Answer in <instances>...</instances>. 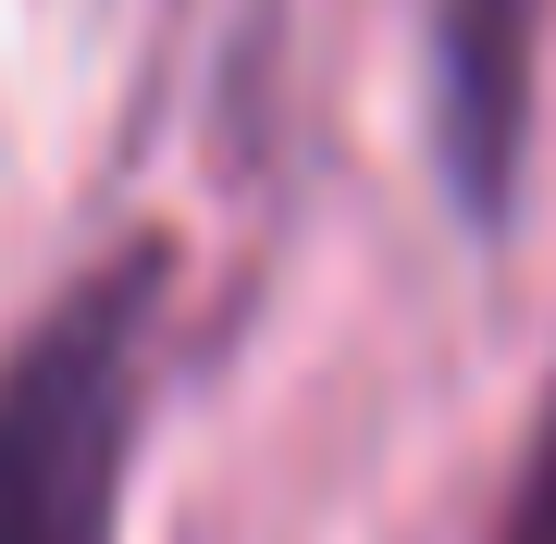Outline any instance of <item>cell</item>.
<instances>
[{
    "label": "cell",
    "mask_w": 556,
    "mask_h": 544,
    "mask_svg": "<svg viewBox=\"0 0 556 544\" xmlns=\"http://www.w3.org/2000/svg\"><path fill=\"white\" fill-rule=\"evenodd\" d=\"M174 248H112L0 359V544H112L149 421Z\"/></svg>",
    "instance_id": "1"
},
{
    "label": "cell",
    "mask_w": 556,
    "mask_h": 544,
    "mask_svg": "<svg viewBox=\"0 0 556 544\" xmlns=\"http://www.w3.org/2000/svg\"><path fill=\"white\" fill-rule=\"evenodd\" d=\"M532 38L544 0H433V124L470 223H507L519 149H532Z\"/></svg>",
    "instance_id": "2"
},
{
    "label": "cell",
    "mask_w": 556,
    "mask_h": 544,
    "mask_svg": "<svg viewBox=\"0 0 556 544\" xmlns=\"http://www.w3.org/2000/svg\"><path fill=\"white\" fill-rule=\"evenodd\" d=\"M495 544H556V396H544V433H532V458H519V495H507Z\"/></svg>",
    "instance_id": "3"
}]
</instances>
